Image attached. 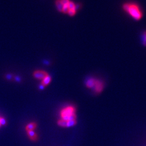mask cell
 <instances>
[{"instance_id":"1","label":"cell","mask_w":146,"mask_h":146,"mask_svg":"<svg viewBox=\"0 0 146 146\" xmlns=\"http://www.w3.org/2000/svg\"><path fill=\"white\" fill-rule=\"evenodd\" d=\"M123 10L135 20H140L142 19L143 14L140 7L133 3H126L123 6Z\"/></svg>"},{"instance_id":"2","label":"cell","mask_w":146,"mask_h":146,"mask_svg":"<svg viewBox=\"0 0 146 146\" xmlns=\"http://www.w3.org/2000/svg\"><path fill=\"white\" fill-rule=\"evenodd\" d=\"M75 109L74 107L68 106L63 109L60 114H61L62 119L66 121H68L69 117L72 115L75 114Z\"/></svg>"},{"instance_id":"3","label":"cell","mask_w":146,"mask_h":146,"mask_svg":"<svg viewBox=\"0 0 146 146\" xmlns=\"http://www.w3.org/2000/svg\"><path fill=\"white\" fill-rule=\"evenodd\" d=\"M48 75V74L43 70H36L33 73L34 77L38 80H43Z\"/></svg>"},{"instance_id":"4","label":"cell","mask_w":146,"mask_h":146,"mask_svg":"<svg viewBox=\"0 0 146 146\" xmlns=\"http://www.w3.org/2000/svg\"><path fill=\"white\" fill-rule=\"evenodd\" d=\"M94 87H95V90L97 92H101L102 90L104 89V84L102 82L99 80H96L95 84Z\"/></svg>"},{"instance_id":"5","label":"cell","mask_w":146,"mask_h":146,"mask_svg":"<svg viewBox=\"0 0 146 146\" xmlns=\"http://www.w3.org/2000/svg\"><path fill=\"white\" fill-rule=\"evenodd\" d=\"M27 131L28 136L31 140H35L37 139V134L34 130H29Z\"/></svg>"},{"instance_id":"6","label":"cell","mask_w":146,"mask_h":146,"mask_svg":"<svg viewBox=\"0 0 146 146\" xmlns=\"http://www.w3.org/2000/svg\"><path fill=\"white\" fill-rule=\"evenodd\" d=\"M52 81V78L49 75H48L46 76L44 79H43L42 81V84L43 85L44 87L48 85Z\"/></svg>"},{"instance_id":"7","label":"cell","mask_w":146,"mask_h":146,"mask_svg":"<svg viewBox=\"0 0 146 146\" xmlns=\"http://www.w3.org/2000/svg\"><path fill=\"white\" fill-rule=\"evenodd\" d=\"M36 128V124L34 122H31L27 124L26 127V129L27 131L34 130Z\"/></svg>"},{"instance_id":"8","label":"cell","mask_w":146,"mask_h":146,"mask_svg":"<svg viewBox=\"0 0 146 146\" xmlns=\"http://www.w3.org/2000/svg\"><path fill=\"white\" fill-rule=\"evenodd\" d=\"M95 82L96 80L94 79H90L89 80H88L86 82V86L89 88L94 87L95 84Z\"/></svg>"},{"instance_id":"9","label":"cell","mask_w":146,"mask_h":146,"mask_svg":"<svg viewBox=\"0 0 146 146\" xmlns=\"http://www.w3.org/2000/svg\"><path fill=\"white\" fill-rule=\"evenodd\" d=\"M55 5L56 6V8L60 12H62L63 8V5L62 4L61 0H56L55 2Z\"/></svg>"},{"instance_id":"10","label":"cell","mask_w":146,"mask_h":146,"mask_svg":"<svg viewBox=\"0 0 146 146\" xmlns=\"http://www.w3.org/2000/svg\"><path fill=\"white\" fill-rule=\"evenodd\" d=\"M58 125L62 127H67V121L61 119L58 121Z\"/></svg>"},{"instance_id":"11","label":"cell","mask_w":146,"mask_h":146,"mask_svg":"<svg viewBox=\"0 0 146 146\" xmlns=\"http://www.w3.org/2000/svg\"><path fill=\"white\" fill-rule=\"evenodd\" d=\"M76 124V120H73V121H67V127H73Z\"/></svg>"},{"instance_id":"12","label":"cell","mask_w":146,"mask_h":146,"mask_svg":"<svg viewBox=\"0 0 146 146\" xmlns=\"http://www.w3.org/2000/svg\"><path fill=\"white\" fill-rule=\"evenodd\" d=\"M7 122L6 119L4 118V117L0 116V128L1 127L6 125Z\"/></svg>"},{"instance_id":"13","label":"cell","mask_w":146,"mask_h":146,"mask_svg":"<svg viewBox=\"0 0 146 146\" xmlns=\"http://www.w3.org/2000/svg\"><path fill=\"white\" fill-rule=\"evenodd\" d=\"M76 10H75V9H69V12L68 13V15L70 16H73L74 15H75V14H76Z\"/></svg>"},{"instance_id":"14","label":"cell","mask_w":146,"mask_h":146,"mask_svg":"<svg viewBox=\"0 0 146 146\" xmlns=\"http://www.w3.org/2000/svg\"><path fill=\"white\" fill-rule=\"evenodd\" d=\"M75 5L73 2L70 1L68 5V7L69 9H75Z\"/></svg>"},{"instance_id":"15","label":"cell","mask_w":146,"mask_h":146,"mask_svg":"<svg viewBox=\"0 0 146 146\" xmlns=\"http://www.w3.org/2000/svg\"><path fill=\"white\" fill-rule=\"evenodd\" d=\"M69 9L68 8V5L67 6H63V9H62V12L63 13H65V14H68V13L69 12Z\"/></svg>"},{"instance_id":"16","label":"cell","mask_w":146,"mask_h":146,"mask_svg":"<svg viewBox=\"0 0 146 146\" xmlns=\"http://www.w3.org/2000/svg\"><path fill=\"white\" fill-rule=\"evenodd\" d=\"M142 43L146 46V31H145L142 36Z\"/></svg>"},{"instance_id":"17","label":"cell","mask_w":146,"mask_h":146,"mask_svg":"<svg viewBox=\"0 0 146 146\" xmlns=\"http://www.w3.org/2000/svg\"><path fill=\"white\" fill-rule=\"evenodd\" d=\"M61 2L63 6H67L68 5L70 1L69 0H61Z\"/></svg>"},{"instance_id":"18","label":"cell","mask_w":146,"mask_h":146,"mask_svg":"<svg viewBox=\"0 0 146 146\" xmlns=\"http://www.w3.org/2000/svg\"><path fill=\"white\" fill-rule=\"evenodd\" d=\"M81 6V5L79 4V3H78V4H77V5H75V10L76 11L77 10H79Z\"/></svg>"},{"instance_id":"19","label":"cell","mask_w":146,"mask_h":146,"mask_svg":"<svg viewBox=\"0 0 146 146\" xmlns=\"http://www.w3.org/2000/svg\"><path fill=\"white\" fill-rule=\"evenodd\" d=\"M45 87L43 85H42V84L40 85V88L41 89H44V88Z\"/></svg>"}]
</instances>
